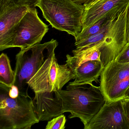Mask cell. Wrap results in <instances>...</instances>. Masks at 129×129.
Wrapping results in <instances>:
<instances>
[{
	"instance_id": "30bf717a",
	"label": "cell",
	"mask_w": 129,
	"mask_h": 129,
	"mask_svg": "<svg viewBox=\"0 0 129 129\" xmlns=\"http://www.w3.org/2000/svg\"><path fill=\"white\" fill-rule=\"evenodd\" d=\"M35 113L40 121H48L63 114L62 102L58 91L35 93Z\"/></svg>"
},
{
	"instance_id": "ac0fdd59",
	"label": "cell",
	"mask_w": 129,
	"mask_h": 129,
	"mask_svg": "<svg viewBox=\"0 0 129 129\" xmlns=\"http://www.w3.org/2000/svg\"><path fill=\"white\" fill-rule=\"evenodd\" d=\"M123 106L126 117L129 123V99H124L122 100Z\"/></svg>"
},
{
	"instance_id": "7c38bea8",
	"label": "cell",
	"mask_w": 129,
	"mask_h": 129,
	"mask_svg": "<svg viewBox=\"0 0 129 129\" xmlns=\"http://www.w3.org/2000/svg\"><path fill=\"white\" fill-rule=\"evenodd\" d=\"M104 68L102 62L98 60L85 62L75 70L74 80L70 82L69 85H83L97 82Z\"/></svg>"
},
{
	"instance_id": "6da1fadb",
	"label": "cell",
	"mask_w": 129,
	"mask_h": 129,
	"mask_svg": "<svg viewBox=\"0 0 129 129\" xmlns=\"http://www.w3.org/2000/svg\"><path fill=\"white\" fill-rule=\"evenodd\" d=\"M62 100L63 113L69 112L70 118H78L86 126L106 102L100 86L92 83L68 85L58 91Z\"/></svg>"
},
{
	"instance_id": "7402d4cb",
	"label": "cell",
	"mask_w": 129,
	"mask_h": 129,
	"mask_svg": "<svg viewBox=\"0 0 129 129\" xmlns=\"http://www.w3.org/2000/svg\"><path fill=\"white\" fill-rule=\"evenodd\" d=\"M124 98H126V99H129V88H128L127 91L126 92Z\"/></svg>"
},
{
	"instance_id": "277c9868",
	"label": "cell",
	"mask_w": 129,
	"mask_h": 129,
	"mask_svg": "<svg viewBox=\"0 0 129 129\" xmlns=\"http://www.w3.org/2000/svg\"><path fill=\"white\" fill-rule=\"evenodd\" d=\"M58 45L56 40L40 43L23 49L16 55L14 85L20 92L28 94V82L40 69L48 56Z\"/></svg>"
},
{
	"instance_id": "4fadbf2b",
	"label": "cell",
	"mask_w": 129,
	"mask_h": 129,
	"mask_svg": "<svg viewBox=\"0 0 129 129\" xmlns=\"http://www.w3.org/2000/svg\"><path fill=\"white\" fill-rule=\"evenodd\" d=\"M15 81V71L11 68L9 58L7 54L2 53L0 56V83L10 87Z\"/></svg>"
},
{
	"instance_id": "9a60e30c",
	"label": "cell",
	"mask_w": 129,
	"mask_h": 129,
	"mask_svg": "<svg viewBox=\"0 0 129 129\" xmlns=\"http://www.w3.org/2000/svg\"><path fill=\"white\" fill-rule=\"evenodd\" d=\"M66 118L64 114L53 118L49 121L46 129H64L65 128Z\"/></svg>"
},
{
	"instance_id": "ba28073f",
	"label": "cell",
	"mask_w": 129,
	"mask_h": 129,
	"mask_svg": "<svg viewBox=\"0 0 129 129\" xmlns=\"http://www.w3.org/2000/svg\"><path fill=\"white\" fill-rule=\"evenodd\" d=\"M37 0H0V50L3 51L11 29L36 7Z\"/></svg>"
},
{
	"instance_id": "52a82bcc",
	"label": "cell",
	"mask_w": 129,
	"mask_h": 129,
	"mask_svg": "<svg viewBox=\"0 0 129 129\" xmlns=\"http://www.w3.org/2000/svg\"><path fill=\"white\" fill-rule=\"evenodd\" d=\"M100 86L106 102L124 99L129 87V62L114 60L108 64L100 75Z\"/></svg>"
},
{
	"instance_id": "e0dca14e",
	"label": "cell",
	"mask_w": 129,
	"mask_h": 129,
	"mask_svg": "<svg viewBox=\"0 0 129 129\" xmlns=\"http://www.w3.org/2000/svg\"><path fill=\"white\" fill-rule=\"evenodd\" d=\"M20 91L18 87L15 85H13L9 89V95L11 98L15 99L19 95Z\"/></svg>"
},
{
	"instance_id": "2e32d148",
	"label": "cell",
	"mask_w": 129,
	"mask_h": 129,
	"mask_svg": "<svg viewBox=\"0 0 129 129\" xmlns=\"http://www.w3.org/2000/svg\"><path fill=\"white\" fill-rule=\"evenodd\" d=\"M115 60L120 63L129 62V43L124 47Z\"/></svg>"
},
{
	"instance_id": "8fae6325",
	"label": "cell",
	"mask_w": 129,
	"mask_h": 129,
	"mask_svg": "<svg viewBox=\"0 0 129 129\" xmlns=\"http://www.w3.org/2000/svg\"><path fill=\"white\" fill-rule=\"evenodd\" d=\"M129 0H102L88 7H84L82 18V30L92 25L100 19L124 8Z\"/></svg>"
},
{
	"instance_id": "8992f818",
	"label": "cell",
	"mask_w": 129,
	"mask_h": 129,
	"mask_svg": "<svg viewBox=\"0 0 129 129\" xmlns=\"http://www.w3.org/2000/svg\"><path fill=\"white\" fill-rule=\"evenodd\" d=\"M49 30L38 16L36 7L33 8L11 29L3 50L13 47L23 49L40 43Z\"/></svg>"
},
{
	"instance_id": "9c48e42d",
	"label": "cell",
	"mask_w": 129,
	"mask_h": 129,
	"mask_svg": "<svg viewBox=\"0 0 129 129\" xmlns=\"http://www.w3.org/2000/svg\"><path fill=\"white\" fill-rule=\"evenodd\" d=\"M122 100L106 102L84 129H129Z\"/></svg>"
},
{
	"instance_id": "d6986e66",
	"label": "cell",
	"mask_w": 129,
	"mask_h": 129,
	"mask_svg": "<svg viewBox=\"0 0 129 129\" xmlns=\"http://www.w3.org/2000/svg\"><path fill=\"white\" fill-rule=\"evenodd\" d=\"M126 35L127 43H129V5L127 16Z\"/></svg>"
},
{
	"instance_id": "3957f363",
	"label": "cell",
	"mask_w": 129,
	"mask_h": 129,
	"mask_svg": "<svg viewBox=\"0 0 129 129\" xmlns=\"http://www.w3.org/2000/svg\"><path fill=\"white\" fill-rule=\"evenodd\" d=\"M36 6L53 28L66 31L74 37L82 30L83 5L72 0H37Z\"/></svg>"
},
{
	"instance_id": "44dd1931",
	"label": "cell",
	"mask_w": 129,
	"mask_h": 129,
	"mask_svg": "<svg viewBox=\"0 0 129 129\" xmlns=\"http://www.w3.org/2000/svg\"><path fill=\"white\" fill-rule=\"evenodd\" d=\"M102 1V0H92V1H91L90 3H88V4L84 5V6L85 7H88L92 6V5L96 4V3H98V2H100V1Z\"/></svg>"
},
{
	"instance_id": "5b68a950",
	"label": "cell",
	"mask_w": 129,
	"mask_h": 129,
	"mask_svg": "<svg viewBox=\"0 0 129 129\" xmlns=\"http://www.w3.org/2000/svg\"><path fill=\"white\" fill-rule=\"evenodd\" d=\"M75 77L74 73L68 65L58 64L54 51L46 58L28 85L35 93L55 92L61 90Z\"/></svg>"
},
{
	"instance_id": "7a4b0ae2",
	"label": "cell",
	"mask_w": 129,
	"mask_h": 129,
	"mask_svg": "<svg viewBox=\"0 0 129 129\" xmlns=\"http://www.w3.org/2000/svg\"><path fill=\"white\" fill-rule=\"evenodd\" d=\"M0 129H30L39 123L28 94L20 92L13 99L9 95L10 87L0 83Z\"/></svg>"
},
{
	"instance_id": "5bb4252c",
	"label": "cell",
	"mask_w": 129,
	"mask_h": 129,
	"mask_svg": "<svg viewBox=\"0 0 129 129\" xmlns=\"http://www.w3.org/2000/svg\"><path fill=\"white\" fill-rule=\"evenodd\" d=\"M120 10L114 12L102 18L97 21L95 24H93L89 27L87 28L84 30H82L78 34L77 36L75 37V43L80 42L99 32L106 25L111 18L116 13L119 12Z\"/></svg>"
},
{
	"instance_id": "ffe728a7",
	"label": "cell",
	"mask_w": 129,
	"mask_h": 129,
	"mask_svg": "<svg viewBox=\"0 0 129 129\" xmlns=\"http://www.w3.org/2000/svg\"><path fill=\"white\" fill-rule=\"evenodd\" d=\"M72 1L77 4L84 6L90 3L92 0H72Z\"/></svg>"
}]
</instances>
